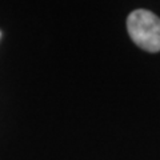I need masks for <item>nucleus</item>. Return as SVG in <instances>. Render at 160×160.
<instances>
[{
  "mask_svg": "<svg viewBox=\"0 0 160 160\" xmlns=\"http://www.w3.org/2000/svg\"><path fill=\"white\" fill-rule=\"evenodd\" d=\"M127 29L132 42L144 51H160V19L148 9H136L127 19Z\"/></svg>",
  "mask_w": 160,
  "mask_h": 160,
  "instance_id": "1",
  "label": "nucleus"
}]
</instances>
